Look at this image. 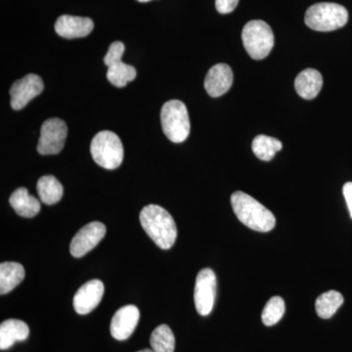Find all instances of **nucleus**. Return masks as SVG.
Returning <instances> with one entry per match:
<instances>
[{
    "mask_svg": "<svg viewBox=\"0 0 352 352\" xmlns=\"http://www.w3.org/2000/svg\"><path fill=\"white\" fill-rule=\"evenodd\" d=\"M141 226L157 247L168 250L175 245L177 228L170 212L161 206L148 205L139 215Z\"/></svg>",
    "mask_w": 352,
    "mask_h": 352,
    "instance_id": "f257e3e1",
    "label": "nucleus"
},
{
    "mask_svg": "<svg viewBox=\"0 0 352 352\" xmlns=\"http://www.w3.org/2000/svg\"><path fill=\"white\" fill-rule=\"evenodd\" d=\"M231 205L238 219L252 230L270 232L276 224L274 214L244 192L238 191L232 194Z\"/></svg>",
    "mask_w": 352,
    "mask_h": 352,
    "instance_id": "f03ea898",
    "label": "nucleus"
},
{
    "mask_svg": "<svg viewBox=\"0 0 352 352\" xmlns=\"http://www.w3.org/2000/svg\"><path fill=\"white\" fill-rule=\"evenodd\" d=\"M349 12L344 6L330 2H321L310 6L305 13V22L314 31L332 32L344 27Z\"/></svg>",
    "mask_w": 352,
    "mask_h": 352,
    "instance_id": "7ed1b4c3",
    "label": "nucleus"
},
{
    "mask_svg": "<svg viewBox=\"0 0 352 352\" xmlns=\"http://www.w3.org/2000/svg\"><path fill=\"white\" fill-rule=\"evenodd\" d=\"M90 153L95 163L106 170H116L124 160V146L115 132L103 131L94 136Z\"/></svg>",
    "mask_w": 352,
    "mask_h": 352,
    "instance_id": "20e7f679",
    "label": "nucleus"
},
{
    "mask_svg": "<svg viewBox=\"0 0 352 352\" xmlns=\"http://www.w3.org/2000/svg\"><path fill=\"white\" fill-rule=\"evenodd\" d=\"M161 122L164 133L171 142L182 143L188 138L189 113L183 102L170 100L164 103L161 111Z\"/></svg>",
    "mask_w": 352,
    "mask_h": 352,
    "instance_id": "39448f33",
    "label": "nucleus"
},
{
    "mask_svg": "<svg viewBox=\"0 0 352 352\" xmlns=\"http://www.w3.org/2000/svg\"><path fill=\"white\" fill-rule=\"evenodd\" d=\"M242 41L248 54L254 60L267 57L274 45V34L267 23L254 20L245 24Z\"/></svg>",
    "mask_w": 352,
    "mask_h": 352,
    "instance_id": "423d86ee",
    "label": "nucleus"
},
{
    "mask_svg": "<svg viewBox=\"0 0 352 352\" xmlns=\"http://www.w3.org/2000/svg\"><path fill=\"white\" fill-rule=\"evenodd\" d=\"M68 135V127L63 120L58 118L46 120L41 129L38 152L41 155L59 154L64 148Z\"/></svg>",
    "mask_w": 352,
    "mask_h": 352,
    "instance_id": "0eeeda50",
    "label": "nucleus"
},
{
    "mask_svg": "<svg viewBox=\"0 0 352 352\" xmlns=\"http://www.w3.org/2000/svg\"><path fill=\"white\" fill-rule=\"evenodd\" d=\"M217 296V276L210 268H204L198 273L194 289V302L198 314L207 316L214 308Z\"/></svg>",
    "mask_w": 352,
    "mask_h": 352,
    "instance_id": "6e6552de",
    "label": "nucleus"
},
{
    "mask_svg": "<svg viewBox=\"0 0 352 352\" xmlns=\"http://www.w3.org/2000/svg\"><path fill=\"white\" fill-rule=\"evenodd\" d=\"M107 229L102 222L94 221L83 226L72 240L69 252L74 258H82L92 251L105 237Z\"/></svg>",
    "mask_w": 352,
    "mask_h": 352,
    "instance_id": "1a4fd4ad",
    "label": "nucleus"
},
{
    "mask_svg": "<svg viewBox=\"0 0 352 352\" xmlns=\"http://www.w3.org/2000/svg\"><path fill=\"white\" fill-rule=\"evenodd\" d=\"M44 85L41 76L30 74L13 83L10 88V105L14 110L25 107L30 101L43 91Z\"/></svg>",
    "mask_w": 352,
    "mask_h": 352,
    "instance_id": "9d476101",
    "label": "nucleus"
},
{
    "mask_svg": "<svg viewBox=\"0 0 352 352\" xmlns=\"http://www.w3.org/2000/svg\"><path fill=\"white\" fill-rule=\"evenodd\" d=\"M103 282L100 280H90L82 285L74 296V308L76 314L85 315L94 311L103 298Z\"/></svg>",
    "mask_w": 352,
    "mask_h": 352,
    "instance_id": "9b49d317",
    "label": "nucleus"
},
{
    "mask_svg": "<svg viewBox=\"0 0 352 352\" xmlns=\"http://www.w3.org/2000/svg\"><path fill=\"white\" fill-rule=\"evenodd\" d=\"M140 312L135 305L122 307L116 312L111 322V335L113 339L126 340L133 333L138 325Z\"/></svg>",
    "mask_w": 352,
    "mask_h": 352,
    "instance_id": "f8f14e48",
    "label": "nucleus"
},
{
    "mask_svg": "<svg viewBox=\"0 0 352 352\" xmlns=\"http://www.w3.org/2000/svg\"><path fill=\"white\" fill-rule=\"evenodd\" d=\"M94 23L90 18L62 15L55 23V31L64 38H85L94 31Z\"/></svg>",
    "mask_w": 352,
    "mask_h": 352,
    "instance_id": "ddd939ff",
    "label": "nucleus"
},
{
    "mask_svg": "<svg viewBox=\"0 0 352 352\" xmlns=\"http://www.w3.org/2000/svg\"><path fill=\"white\" fill-rule=\"evenodd\" d=\"M233 83L232 69L227 64L214 65L208 72L205 88L210 96L219 97L226 94Z\"/></svg>",
    "mask_w": 352,
    "mask_h": 352,
    "instance_id": "4468645a",
    "label": "nucleus"
},
{
    "mask_svg": "<svg viewBox=\"0 0 352 352\" xmlns=\"http://www.w3.org/2000/svg\"><path fill=\"white\" fill-rule=\"evenodd\" d=\"M30 328L24 321L8 319L0 325V349L12 347L15 342H24L29 338Z\"/></svg>",
    "mask_w": 352,
    "mask_h": 352,
    "instance_id": "2eb2a0df",
    "label": "nucleus"
},
{
    "mask_svg": "<svg viewBox=\"0 0 352 352\" xmlns=\"http://www.w3.org/2000/svg\"><path fill=\"white\" fill-rule=\"evenodd\" d=\"M323 78L317 69H307L302 71L295 80L296 92L307 100H312L320 92Z\"/></svg>",
    "mask_w": 352,
    "mask_h": 352,
    "instance_id": "dca6fc26",
    "label": "nucleus"
},
{
    "mask_svg": "<svg viewBox=\"0 0 352 352\" xmlns=\"http://www.w3.org/2000/svg\"><path fill=\"white\" fill-rule=\"evenodd\" d=\"M9 203L17 214L25 219L36 217L41 210V201L30 195L29 191L24 187H20L13 192Z\"/></svg>",
    "mask_w": 352,
    "mask_h": 352,
    "instance_id": "f3484780",
    "label": "nucleus"
},
{
    "mask_svg": "<svg viewBox=\"0 0 352 352\" xmlns=\"http://www.w3.org/2000/svg\"><path fill=\"white\" fill-rule=\"evenodd\" d=\"M24 278L25 270L22 264L2 263L0 264V294L6 295L10 293Z\"/></svg>",
    "mask_w": 352,
    "mask_h": 352,
    "instance_id": "a211bd4d",
    "label": "nucleus"
},
{
    "mask_svg": "<svg viewBox=\"0 0 352 352\" xmlns=\"http://www.w3.org/2000/svg\"><path fill=\"white\" fill-rule=\"evenodd\" d=\"M36 190L39 199L45 205H54L63 197V186L53 175H45L39 178Z\"/></svg>",
    "mask_w": 352,
    "mask_h": 352,
    "instance_id": "6ab92c4d",
    "label": "nucleus"
},
{
    "mask_svg": "<svg viewBox=\"0 0 352 352\" xmlns=\"http://www.w3.org/2000/svg\"><path fill=\"white\" fill-rule=\"evenodd\" d=\"M344 303V296L337 291H329L322 294L315 302L317 314L320 318L329 319L335 315Z\"/></svg>",
    "mask_w": 352,
    "mask_h": 352,
    "instance_id": "aec40b11",
    "label": "nucleus"
},
{
    "mask_svg": "<svg viewBox=\"0 0 352 352\" xmlns=\"http://www.w3.org/2000/svg\"><path fill=\"white\" fill-rule=\"evenodd\" d=\"M281 141L267 135H258L252 141V152L261 161H271L276 153L281 151Z\"/></svg>",
    "mask_w": 352,
    "mask_h": 352,
    "instance_id": "412c9836",
    "label": "nucleus"
},
{
    "mask_svg": "<svg viewBox=\"0 0 352 352\" xmlns=\"http://www.w3.org/2000/svg\"><path fill=\"white\" fill-rule=\"evenodd\" d=\"M153 351L173 352L175 349V338L168 325H161L153 331L150 339Z\"/></svg>",
    "mask_w": 352,
    "mask_h": 352,
    "instance_id": "4be33fe9",
    "label": "nucleus"
},
{
    "mask_svg": "<svg viewBox=\"0 0 352 352\" xmlns=\"http://www.w3.org/2000/svg\"><path fill=\"white\" fill-rule=\"evenodd\" d=\"M136 78V69L131 65L120 61L108 67L107 78L109 82L117 87H124Z\"/></svg>",
    "mask_w": 352,
    "mask_h": 352,
    "instance_id": "5701e85b",
    "label": "nucleus"
},
{
    "mask_svg": "<svg viewBox=\"0 0 352 352\" xmlns=\"http://www.w3.org/2000/svg\"><path fill=\"white\" fill-rule=\"evenodd\" d=\"M285 310H286V307H285V302L281 296L271 298L266 303L263 314H261L264 325L270 327V326L277 324L284 316Z\"/></svg>",
    "mask_w": 352,
    "mask_h": 352,
    "instance_id": "b1692460",
    "label": "nucleus"
},
{
    "mask_svg": "<svg viewBox=\"0 0 352 352\" xmlns=\"http://www.w3.org/2000/svg\"><path fill=\"white\" fill-rule=\"evenodd\" d=\"M124 53V44L120 41H115L111 44L108 52L104 57V63L106 66L110 67L111 65L122 61V55Z\"/></svg>",
    "mask_w": 352,
    "mask_h": 352,
    "instance_id": "393cba45",
    "label": "nucleus"
},
{
    "mask_svg": "<svg viewBox=\"0 0 352 352\" xmlns=\"http://www.w3.org/2000/svg\"><path fill=\"white\" fill-rule=\"evenodd\" d=\"M239 0H215V7L220 14H229L235 10Z\"/></svg>",
    "mask_w": 352,
    "mask_h": 352,
    "instance_id": "a878e982",
    "label": "nucleus"
},
{
    "mask_svg": "<svg viewBox=\"0 0 352 352\" xmlns=\"http://www.w3.org/2000/svg\"><path fill=\"white\" fill-rule=\"evenodd\" d=\"M344 199H346L347 208H349V214L352 219V182H347L342 188Z\"/></svg>",
    "mask_w": 352,
    "mask_h": 352,
    "instance_id": "bb28decb",
    "label": "nucleus"
},
{
    "mask_svg": "<svg viewBox=\"0 0 352 352\" xmlns=\"http://www.w3.org/2000/svg\"><path fill=\"white\" fill-rule=\"evenodd\" d=\"M138 352H154V351H153V349H142V351H139Z\"/></svg>",
    "mask_w": 352,
    "mask_h": 352,
    "instance_id": "cd10ccee",
    "label": "nucleus"
},
{
    "mask_svg": "<svg viewBox=\"0 0 352 352\" xmlns=\"http://www.w3.org/2000/svg\"><path fill=\"white\" fill-rule=\"evenodd\" d=\"M138 2H149L152 1V0H138Z\"/></svg>",
    "mask_w": 352,
    "mask_h": 352,
    "instance_id": "c85d7f7f",
    "label": "nucleus"
}]
</instances>
